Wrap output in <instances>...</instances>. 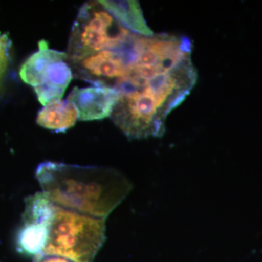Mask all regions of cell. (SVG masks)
I'll return each mask as SVG.
<instances>
[{"label":"cell","mask_w":262,"mask_h":262,"mask_svg":"<svg viewBox=\"0 0 262 262\" xmlns=\"http://www.w3.org/2000/svg\"><path fill=\"white\" fill-rule=\"evenodd\" d=\"M51 225L45 224L23 223L16 237L18 252L27 256H37L42 253L49 237Z\"/></svg>","instance_id":"obj_11"},{"label":"cell","mask_w":262,"mask_h":262,"mask_svg":"<svg viewBox=\"0 0 262 262\" xmlns=\"http://www.w3.org/2000/svg\"><path fill=\"white\" fill-rule=\"evenodd\" d=\"M120 96L121 94L112 88L75 87L67 100L77 108L79 120L91 121L111 117Z\"/></svg>","instance_id":"obj_6"},{"label":"cell","mask_w":262,"mask_h":262,"mask_svg":"<svg viewBox=\"0 0 262 262\" xmlns=\"http://www.w3.org/2000/svg\"><path fill=\"white\" fill-rule=\"evenodd\" d=\"M74 77L97 87L115 89L128 71L113 50H104L79 61L68 62Z\"/></svg>","instance_id":"obj_5"},{"label":"cell","mask_w":262,"mask_h":262,"mask_svg":"<svg viewBox=\"0 0 262 262\" xmlns=\"http://www.w3.org/2000/svg\"><path fill=\"white\" fill-rule=\"evenodd\" d=\"M111 117L130 139L161 137L165 132V118L146 87L136 94L120 96Z\"/></svg>","instance_id":"obj_4"},{"label":"cell","mask_w":262,"mask_h":262,"mask_svg":"<svg viewBox=\"0 0 262 262\" xmlns=\"http://www.w3.org/2000/svg\"><path fill=\"white\" fill-rule=\"evenodd\" d=\"M10 41L8 34H5L0 36V91L8 75L10 64Z\"/></svg>","instance_id":"obj_12"},{"label":"cell","mask_w":262,"mask_h":262,"mask_svg":"<svg viewBox=\"0 0 262 262\" xmlns=\"http://www.w3.org/2000/svg\"><path fill=\"white\" fill-rule=\"evenodd\" d=\"M130 34L99 1L88 2L81 7L72 25L67 61H79L98 52L113 49Z\"/></svg>","instance_id":"obj_3"},{"label":"cell","mask_w":262,"mask_h":262,"mask_svg":"<svg viewBox=\"0 0 262 262\" xmlns=\"http://www.w3.org/2000/svg\"><path fill=\"white\" fill-rule=\"evenodd\" d=\"M78 120V111L70 101H55L45 106L38 113V125L45 128L65 132L75 125Z\"/></svg>","instance_id":"obj_10"},{"label":"cell","mask_w":262,"mask_h":262,"mask_svg":"<svg viewBox=\"0 0 262 262\" xmlns=\"http://www.w3.org/2000/svg\"><path fill=\"white\" fill-rule=\"evenodd\" d=\"M192 48V41L189 37H186V36H182L179 39V49L182 53L191 56Z\"/></svg>","instance_id":"obj_14"},{"label":"cell","mask_w":262,"mask_h":262,"mask_svg":"<svg viewBox=\"0 0 262 262\" xmlns=\"http://www.w3.org/2000/svg\"><path fill=\"white\" fill-rule=\"evenodd\" d=\"M36 178L53 204L97 218L106 219L133 188L123 174L106 167L44 162Z\"/></svg>","instance_id":"obj_1"},{"label":"cell","mask_w":262,"mask_h":262,"mask_svg":"<svg viewBox=\"0 0 262 262\" xmlns=\"http://www.w3.org/2000/svg\"><path fill=\"white\" fill-rule=\"evenodd\" d=\"M33 262H73L67 258L56 255L45 254L41 253L34 256Z\"/></svg>","instance_id":"obj_13"},{"label":"cell","mask_w":262,"mask_h":262,"mask_svg":"<svg viewBox=\"0 0 262 262\" xmlns=\"http://www.w3.org/2000/svg\"><path fill=\"white\" fill-rule=\"evenodd\" d=\"M73 77L68 62L58 61L51 63L45 73L42 83L34 88L39 102L46 106L61 100Z\"/></svg>","instance_id":"obj_7"},{"label":"cell","mask_w":262,"mask_h":262,"mask_svg":"<svg viewBox=\"0 0 262 262\" xmlns=\"http://www.w3.org/2000/svg\"><path fill=\"white\" fill-rule=\"evenodd\" d=\"M106 219L56 206L43 253L73 262H92L106 239Z\"/></svg>","instance_id":"obj_2"},{"label":"cell","mask_w":262,"mask_h":262,"mask_svg":"<svg viewBox=\"0 0 262 262\" xmlns=\"http://www.w3.org/2000/svg\"><path fill=\"white\" fill-rule=\"evenodd\" d=\"M67 53L50 49L46 41L39 43V51L32 55L22 65L20 77L25 83L35 88L43 82L45 73L51 63L67 61Z\"/></svg>","instance_id":"obj_9"},{"label":"cell","mask_w":262,"mask_h":262,"mask_svg":"<svg viewBox=\"0 0 262 262\" xmlns=\"http://www.w3.org/2000/svg\"><path fill=\"white\" fill-rule=\"evenodd\" d=\"M99 3L124 28L142 36L151 37L154 35L152 30L146 24L139 2L135 0H103Z\"/></svg>","instance_id":"obj_8"}]
</instances>
